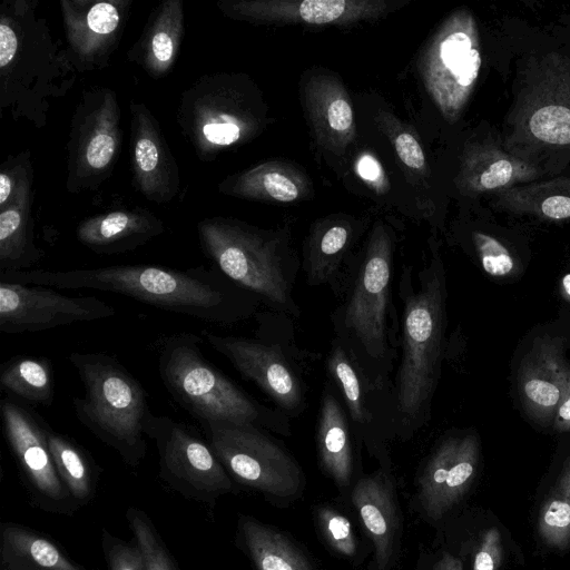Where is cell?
<instances>
[{
    "label": "cell",
    "instance_id": "cell-31",
    "mask_svg": "<svg viewBox=\"0 0 570 570\" xmlns=\"http://www.w3.org/2000/svg\"><path fill=\"white\" fill-rule=\"evenodd\" d=\"M238 535L257 570H314L286 535L250 517L240 518Z\"/></svg>",
    "mask_w": 570,
    "mask_h": 570
},
{
    "label": "cell",
    "instance_id": "cell-8",
    "mask_svg": "<svg viewBox=\"0 0 570 570\" xmlns=\"http://www.w3.org/2000/svg\"><path fill=\"white\" fill-rule=\"evenodd\" d=\"M278 313H257L255 337L220 335L209 330L202 337L234 366L239 375L255 384L289 419L308 406L305 379L309 364L321 354L301 350L291 333L283 342L277 334Z\"/></svg>",
    "mask_w": 570,
    "mask_h": 570
},
{
    "label": "cell",
    "instance_id": "cell-42",
    "mask_svg": "<svg viewBox=\"0 0 570 570\" xmlns=\"http://www.w3.org/2000/svg\"><path fill=\"white\" fill-rule=\"evenodd\" d=\"M501 533L497 528L483 532L473 559L472 570H498L502 561Z\"/></svg>",
    "mask_w": 570,
    "mask_h": 570
},
{
    "label": "cell",
    "instance_id": "cell-17",
    "mask_svg": "<svg viewBox=\"0 0 570 570\" xmlns=\"http://www.w3.org/2000/svg\"><path fill=\"white\" fill-rule=\"evenodd\" d=\"M56 288L0 281V332L22 334L112 317L116 309L95 296H69Z\"/></svg>",
    "mask_w": 570,
    "mask_h": 570
},
{
    "label": "cell",
    "instance_id": "cell-29",
    "mask_svg": "<svg viewBox=\"0 0 570 570\" xmlns=\"http://www.w3.org/2000/svg\"><path fill=\"white\" fill-rule=\"evenodd\" d=\"M0 570H88L47 535L20 523L0 524Z\"/></svg>",
    "mask_w": 570,
    "mask_h": 570
},
{
    "label": "cell",
    "instance_id": "cell-20",
    "mask_svg": "<svg viewBox=\"0 0 570 570\" xmlns=\"http://www.w3.org/2000/svg\"><path fill=\"white\" fill-rule=\"evenodd\" d=\"M479 456L472 433L446 436L436 444L419 476V499L430 518L440 519L462 499L476 474Z\"/></svg>",
    "mask_w": 570,
    "mask_h": 570
},
{
    "label": "cell",
    "instance_id": "cell-37",
    "mask_svg": "<svg viewBox=\"0 0 570 570\" xmlns=\"http://www.w3.org/2000/svg\"><path fill=\"white\" fill-rule=\"evenodd\" d=\"M125 517L132 534V541L142 556L146 570H178L148 514L136 507H130Z\"/></svg>",
    "mask_w": 570,
    "mask_h": 570
},
{
    "label": "cell",
    "instance_id": "cell-7",
    "mask_svg": "<svg viewBox=\"0 0 570 570\" xmlns=\"http://www.w3.org/2000/svg\"><path fill=\"white\" fill-rule=\"evenodd\" d=\"M69 361L85 389L72 400L78 421L130 468L147 453L145 425L151 413L139 381L114 356L75 352Z\"/></svg>",
    "mask_w": 570,
    "mask_h": 570
},
{
    "label": "cell",
    "instance_id": "cell-11",
    "mask_svg": "<svg viewBox=\"0 0 570 570\" xmlns=\"http://www.w3.org/2000/svg\"><path fill=\"white\" fill-rule=\"evenodd\" d=\"M202 428L232 480L279 498L292 497L302 489L304 474L299 464L271 431L252 424Z\"/></svg>",
    "mask_w": 570,
    "mask_h": 570
},
{
    "label": "cell",
    "instance_id": "cell-10",
    "mask_svg": "<svg viewBox=\"0 0 570 570\" xmlns=\"http://www.w3.org/2000/svg\"><path fill=\"white\" fill-rule=\"evenodd\" d=\"M120 117L111 88L91 86L81 92L66 144L69 194L98 190L110 178L122 141Z\"/></svg>",
    "mask_w": 570,
    "mask_h": 570
},
{
    "label": "cell",
    "instance_id": "cell-38",
    "mask_svg": "<svg viewBox=\"0 0 570 570\" xmlns=\"http://www.w3.org/2000/svg\"><path fill=\"white\" fill-rule=\"evenodd\" d=\"M30 181H33L30 151L8 156L0 167V209L9 206Z\"/></svg>",
    "mask_w": 570,
    "mask_h": 570
},
{
    "label": "cell",
    "instance_id": "cell-45",
    "mask_svg": "<svg viewBox=\"0 0 570 570\" xmlns=\"http://www.w3.org/2000/svg\"><path fill=\"white\" fill-rule=\"evenodd\" d=\"M360 174L370 180H375L380 175V166L371 157H364L358 165Z\"/></svg>",
    "mask_w": 570,
    "mask_h": 570
},
{
    "label": "cell",
    "instance_id": "cell-43",
    "mask_svg": "<svg viewBox=\"0 0 570 570\" xmlns=\"http://www.w3.org/2000/svg\"><path fill=\"white\" fill-rule=\"evenodd\" d=\"M395 150L400 159L410 168L420 169L424 166L423 150L416 139L409 132L400 134L395 139Z\"/></svg>",
    "mask_w": 570,
    "mask_h": 570
},
{
    "label": "cell",
    "instance_id": "cell-40",
    "mask_svg": "<svg viewBox=\"0 0 570 570\" xmlns=\"http://www.w3.org/2000/svg\"><path fill=\"white\" fill-rule=\"evenodd\" d=\"M318 522L328 544L338 553L352 557L356 552L355 537L347 518L330 508L318 510Z\"/></svg>",
    "mask_w": 570,
    "mask_h": 570
},
{
    "label": "cell",
    "instance_id": "cell-2",
    "mask_svg": "<svg viewBox=\"0 0 570 570\" xmlns=\"http://www.w3.org/2000/svg\"><path fill=\"white\" fill-rule=\"evenodd\" d=\"M394 243L376 229L353 257L330 315L336 337L379 387L393 393L401 342V316L393 297Z\"/></svg>",
    "mask_w": 570,
    "mask_h": 570
},
{
    "label": "cell",
    "instance_id": "cell-32",
    "mask_svg": "<svg viewBox=\"0 0 570 570\" xmlns=\"http://www.w3.org/2000/svg\"><path fill=\"white\" fill-rule=\"evenodd\" d=\"M497 205L549 220L570 219V177L517 185L497 193Z\"/></svg>",
    "mask_w": 570,
    "mask_h": 570
},
{
    "label": "cell",
    "instance_id": "cell-26",
    "mask_svg": "<svg viewBox=\"0 0 570 570\" xmlns=\"http://www.w3.org/2000/svg\"><path fill=\"white\" fill-rule=\"evenodd\" d=\"M539 168L530 160L491 142L472 146L463 159L461 186L474 194L531 183Z\"/></svg>",
    "mask_w": 570,
    "mask_h": 570
},
{
    "label": "cell",
    "instance_id": "cell-46",
    "mask_svg": "<svg viewBox=\"0 0 570 570\" xmlns=\"http://www.w3.org/2000/svg\"><path fill=\"white\" fill-rule=\"evenodd\" d=\"M433 570H463V566L460 559L450 553H444L434 564Z\"/></svg>",
    "mask_w": 570,
    "mask_h": 570
},
{
    "label": "cell",
    "instance_id": "cell-4",
    "mask_svg": "<svg viewBox=\"0 0 570 570\" xmlns=\"http://www.w3.org/2000/svg\"><path fill=\"white\" fill-rule=\"evenodd\" d=\"M77 71L66 46L39 11L38 0L0 4V114L37 129L48 124L52 102L73 87Z\"/></svg>",
    "mask_w": 570,
    "mask_h": 570
},
{
    "label": "cell",
    "instance_id": "cell-27",
    "mask_svg": "<svg viewBox=\"0 0 570 570\" xmlns=\"http://www.w3.org/2000/svg\"><path fill=\"white\" fill-rule=\"evenodd\" d=\"M33 198L30 181L9 206L0 209V275L28 271L45 256L35 242Z\"/></svg>",
    "mask_w": 570,
    "mask_h": 570
},
{
    "label": "cell",
    "instance_id": "cell-24",
    "mask_svg": "<svg viewBox=\"0 0 570 570\" xmlns=\"http://www.w3.org/2000/svg\"><path fill=\"white\" fill-rule=\"evenodd\" d=\"M184 33V2L164 0L150 12L139 38L127 50V60L150 78H164L179 57Z\"/></svg>",
    "mask_w": 570,
    "mask_h": 570
},
{
    "label": "cell",
    "instance_id": "cell-16",
    "mask_svg": "<svg viewBox=\"0 0 570 570\" xmlns=\"http://www.w3.org/2000/svg\"><path fill=\"white\" fill-rule=\"evenodd\" d=\"M325 371L346 410L356 441L381 454L385 443L396 438L393 393L376 386L336 337L331 341Z\"/></svg>",
    "mask_w": 570,
    "mask_h": 570
},
{
    "label": "cell",
    "instance_id": "cell-3",
    "mask_svg": "<svg viewBox=\"0 0 570 570\" xmlns=\"http://www.w3.org/2000/svg\"><path fill=\"white\" fill-rule=\"evenodd\" d=\"M402 304L401 342L393 376L396 438L409 440L431 420L441 375L446 327V286L440 258L414 273L403 267L397 282Z\"/></svg>",
    "mask_w": 570,
    "mask_h": 570
},
{
    "label": "cell",
    "instance_id": "cell-47",
    "mask_svg": "<svg viewBox=\"0 0 570 570\" xmlns=\"http://www.w3.org/2000/svg\"><path fill=\"white\" fill-rule=\"evenodd\" d=\"M562 287H563L564 293L570 297V274H567L562 278Z\"/></svg>",
    "mask_w": 570,
    "mask_h": 570
},
{
    "label": "cell",
    "instance_id": "cell-13",
    "mask_svg": "<svg viewBox=\"0 0 570 570\" xmlns=\"http://www.w3.org/2000/svg\"><path fill=\"white\" fill-rule=\"evenodd\" d=\"M0 417L6 442L33 504L50 513L73 514L78 509L56 470L46 421L7 396L0 402Z\"/></svg>",
    "mask_w": 570,
    "mask_h": 570
},
{
    "label": "cell",
    "instance_id": "cell-34",
    "mask_svg": "<svg viewBox=\"0 0 570 570\" xmlns=\"http://www.w3.org/2000/svg\"><path fill=\"white\" fill-rule=\"evenodd\" d=\"M0 386L14 399L50 406L55 399L52 363L43 356H13L0 366Z\"/></svg>",
    "mask_w": 570,
    "mask_h": 570
},
{
    "label": "cell",
    "instance_id": "cell-35",
    "mask_svg": "<svg viewBox=\"0 0 570 570\" xmlns=\"http://www.w3.org/2000/svg\"><path fill=\"white\" fill-rule=\"evenodd\" d=\"M311 112L318 134L327 140L344 142L353 134V110L344 94L334 81H324L313 89Z\"/></svg>",
    "mask_w": 570,
    "mask_h": 570
},
{
    "label": "cell",
    "instance_id": "cell-33",
    "mask_svg": "<svg viewBox=\"0 0 570 570\" xmlns=\"http://www.w3.org/2000/svg\"><path fill=\"white\" fill-rule=\"evenodd\" d=\"M47 440L56 470L77 509L87 505L96 493L98 469L90 454L73 439L52 430Z\"/></svg>",
    "mask_w": 570,
    "mask_h": 570
},
{
    "label": "cell",
    "instance_id": "cell-18",
    "mask_svg": "<svg viewBox=\"0 0 570 570\" xmlns=\"http://www.w3.org/2000/svg\"><path fill=\"white\" fill-rule=\"evenodd\" d=\"M66 50L77 73L107 68L119 47L134 0H60Z\"/></svg>",
    "mask_w": 570,
    "mask_h": 570
},
{
    "label": "cell",
    "instance_id": "cell-14",
    "mask_svg": "<svg viewBox=\"0 0 570 570\" xmlns=\"http://www.w3.org/2000/svg\"><path fill=\"white\" fill-rule=\"evenodd\" d=\"M478 36L471 14L460 11L445 22L424 61L428 89L448 118L460 115L479 77Z\"/></svg>",
    "mask_w": 570,
    "mask_h": 570
},
{
    "label": "cell",
    "instance_id": "cell-36",
    "mask_svg": "<svg viewBox=\"0 0 570 570\" xmlns=\"http://www.w3.org/2000/svg\"><path fill=\"white\" fill-rule=\"evenodd\" d=\"M541 539L550 547L563 550L570 544V456L563 463L557 482L539 513Z\"/></svg>",
    "mask_w": 570,
    "mask_h": 570
},
{
    "label": "cell",
    "instance_id": "cell-22",
    "mask_svg": "<svg viewBox=\"0 0 570 570\" xmlns=\"http://www.w3.org/2000/svg\"><path fill=\"white\" fill-rule=\"evenodd\" d=\"M165 232L164 222L144 207L119 208L79 222L77 240L98 255L135 250Z\"/></svg>",
    "mask_w": 570,
    "mask_h": 570
},
{
    "label": "cell",
    "instance_id": "cell-23",
    "mask_svg": "<svg viewBox=\"0 0 570 570\" xmlns=\"http://www.w3.org/2000/svg\"><path fill=\"white\" fill-rule=\"evenodd\" d=\"M568 366L560 343L540 337L524 357L519 375L524 407L541 421H550L564 393Z\"/></svg>",
    "mask_w": 570,
    "mask_h": 570
},
{
    "label": "cell",
    "instance_id": "cell-39",
    "mask_svg": "<svg viewBox=\"0 0 570 570\" xmlns=\"http://www.w3.org/2000/svg\"><path fill=\"white\" fill-rule=\"evenodd\" d=\"M101 549L108 570H146L136 543L125 541L105 528L101 530Z\"/></svg>",
    "mask_w": 570,
    "mask_h": 570
},
{
    "label": "cell",
    "instance_id": "cell-6",
    "mask_svg": "<svg viewBox=\"0 0 570 570\" xmlns=\"http://www.w3.org/2000/svg\"><path fill=\"white\" fill-rule=\"evenodd\" d=\"M197 234L204 254L230 281L271 312L301 316L294 296L299 263L282 237L224 217L199 220Z\"/></svg>",
    "mask_w": 570,
    "mask_h": 570
},
{
    "label": "cell",
    "instance_id": "cell-28",
    "mask_svg": "<svg viewBox=\"0 0 570 570\" xmlns=\"http://www.w3.org/2000/svg\"><path fill=\"white\" fill-rule=\"evenodd\" d=\"M352 500L374 543L377 566L383 569L390 562L397 529L396 510L385 473L379 471L360 479Z\"/></svg>",
    "mask_w": 570,
    "mask_h": 570
},
{
    "label": "cell",
    "instance_id": "cell-41",
    "mask_svg": "<svg viewBox=\"0 0 570 570\" xmlns=\"http://www.w3.org/2000/svg\"><path fill=\"white\" fill-rule=\"evenodd\" d=\"M473 242L483 269L492 276H504L514 267L510 252L494 237L474 233Z\"/></svg>",
    "mask_w": 570,
    "mask_h": 570
},
{
    "label": "cell",
    "instance_id": "cell-19",
    "mask_svg": "<svg viewBox=\"0 0 570 570\" xmlns=\"http://www.w3.org/2000/svg\"><path fill=\"white\" fill-rule=\"evenodd\" d=\"M129 111L132 186L147 200L167 204L180 189L178 164L148 107L130 100Z\"/></svg>",
    "mask_w": 570,
    "mask_h": 570
},
{
    "label": "cell",
    "instance_id": "cell-15",
    "mask_svg": "<svg viewBox=\"0 0 570 570\" xmlns=\"http://www.w3.org/2000/svg\"><path fill=\"white\" fill-rule=\"evenodd\" d=\"M517 107L514 135L519 140L537 148H570V59L546 57L523 88Z\"/></svg>",
    "mask_w": 570,
    "mask_h": 570
},
{
    "label": "cell",
    "instance_id": "cell-1",
    "mask_svg": "<svg viewBox=\"0 0 570 570\" xmlns=\"http://www.w3.org/2000/svg\"><path fill=\"white\" fill-rule=\"evenodd\" d=\"M0 281L57 289H95L130 297L154 307L219 326L255 317L262 305L217 267L185 269L155 265H116L86 269H28L1 274Z\"/></svg>",
    "mask_w": 570,
    "mask_h": 570
},
{
    "label": "cell",
    "instance_id": "cell-30",
    "mask_svg": "<svg viewBox=\"0 0 570 570\" xmlns=\"http://www.w3.org/2000/svg\"><path fill=\"white\" fill-rule=\"evenodd\" d=\"M305 186L296 170L268 161L224 179L218 191L239 198L291 203L301 197Z\"/></svg>",
    "mask_w": 570,
    "mask_h": 570
},
{
    "label": "cell",
    "instance_id": "cell-9",
    "mask_svg": "<svg viewBox=\"0 0 570 570\" xmlns=\"http://www.w3.org/2000/svg\"><path fill=\"white\" fill-rule=\"evenodd\" d=\"M247 90L234 75H203L180 95L176 121L181 136L204 163L245 141L257 120L247 104Z\"/></svg>",
    "mask_w": 570,
    "mask_h": 570
},
{
    "label": "cell",
    "instance_id": "cell-12",
    "mask_svg": "<svg viewBox=\"0 0 570 570\" xmlns=\"http://www.w3.org/2000/svg\"><path fill=\"white\" fill-rule=\"evenodd\" d=\"M145 434L157 449L159 478L173 491L210 507L233 491V480L208 441L190 426L151 412Z\"/></svg>",
    "mask_w": 570,
    "mask_h": 570
},
{
    "label": "cell",
    "instance_id": "cell-5",
    "mask_svg": "<svg viewBox=\"0 0 570 570\" xmlns=\"http://www.w3.org/2000/svg\"><path fill=\"white\" fill-rule=\"evenodd\" d=\"M202 343L194 333H175L155 344L158 373L174 401L202 426L252 424L289 436L291 419L226 376L204 356Z\"/></svg>",
    "mask_w": 570,
    "mask_h": 570
},
{
    "label": "cell",
    "instance_id": "cell-21",
    "mask_svg": "<svg viewBox=\"0 0 570 570\" xmlns=\"http://www.w3.org/2000/svg\"><path fill=\"white\" fill-rule=\"evenodd\" d=\"M219 11L244 21H302L312 24L354 21L379 16L385 3L377 1L305 0L302 2L220 0Z\"/></svg>",
    "mask_w": 570,
    "mask_h": 570
},
{
    "label": "cell",
    "instance_id": "cell-44",
    "mask_svg": "<svg viewBox=\"0 0 570 570\" xmlns=\"http://www.w3.org/2000/svg\"><path fill=\"white\" fill-rule=\"evenodd\" d=\"M554 428L560 432L570 430V371L564 393L554 416Z\"/></svg>",
    "mask_w": 570,
    "mask_h": 570
},
{
    "label": "cell",
    "instance_id": "cell-25",
    "mask_svg": "<svg viewBox=\"0 0 570 570\" xmlns=\"http://www.w3.org/2000/svg\"><path fill=\"white\" fill-rule=\"evenodd\" d=\"M355 441L346 410L335 387L326 380L321 393L315 442L322 470L340 488L351 483Z\"/></svg>",
    "mask_w": 570,
    "mask_h": 570
}]
</instances>
